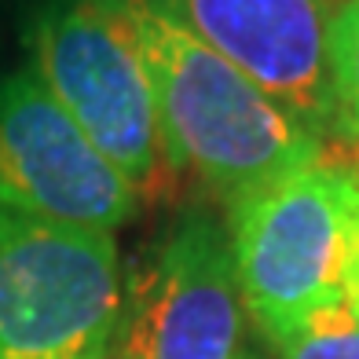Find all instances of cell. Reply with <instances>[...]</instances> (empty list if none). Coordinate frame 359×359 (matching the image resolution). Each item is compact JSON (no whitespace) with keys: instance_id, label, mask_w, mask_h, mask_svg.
Masks as SVG:
<instances>
[{"instance_id":"cell-2","label":"cell","mask_w":359,"mask_h":359,"mask_svg":"<svg viewBox=\"0 0 359 359\" xmlns=\"http://www.w3.org/2000/svg\"><path fill=\"white\" fill-rule=\"evenodd\" d=\"M235 275L250 323L283 341L316 308L345 297L359 238V169L326 151L227 205Z\"/></svg>"},{"instance_id":"cell-1","label":"cell","mask_w":359,"mask_h":359,"mask_svg":"<svg viewBox=\"0 0 359 359\" xmlns=\"http://www.w3.org/2000/svg\"><path fill=\"white\" fill-rule=\"evenodd\" d=\"M125 29L151 77L169 154L217 202L304 169L326 154L323 140L213 52L165 0H100Z\"/></svg>"},{"instance_id":"cell-7","label":"cell","mask_w":359,"mask_h":359,"mask_svg":"<svg viewBox=\"0 0 359 359\" xmlns=\"http://www.w3.org/2000/svg\"><path fill=\"white\" fill-rule=\"evenodd\" d=\"M213 52L330 147L326 26L337 0H165Z\"/></svg>"},{"instance_id":"cell-5","label":"cell","mask_w":359,"mask_h":359,"mask_svg":"<svg viewBox=\"0 0 359 359\" xmlns=\"http://www.w3.org/2000/svg\"><path fill=\"white\" fill-rule=\"evenodd\" d=\"M231 235L205 205L184 209L121 275L110 359H253Z\"/></svg>"},{"instance_id":"cell-9","label":"cell","mask_w":359,"mask_h":359,"mask_svg":"<svg viewBox=\"0 0 359 359\" xmlns=\"http://www.w3.org/2000/svg\"><path fill=\"white\" fill-rule=\"evenodd\" d=\"M271 348L275 359H359V319L345 297L330 301Z\"/></svg>"},{"instance_id":"cell-4","label":"cell","mask_w":359,"mask_h":359,"mask_svg":"<svg viewBox=\"0 0 359 359\" xmlns=\"http://www.w3.org/2000/svg\"><path fill=\"white\" fill-rule=\"evenodd\" d=\"M118 316L114 235L0 202V359H110Z\"/></svg>"},{"instance_id":"cell-3","label":"cell","mask_w":359,"mask_h":359,"mask_svg":"<svg viewBox=\"0 0 359 359\" xmlns=\"http://www.w3.org/2000/svg\"><path fill=\"white\" fill-rule=\"evenodd\" d=\"M26 67L110 158L140 202H169L180 184L158 103L125 29L100 0H37L26 29Z\"/></svg>"},{"instance_id":"cell-10","label":"cell","mask_w":359,"mask_h":359,"mask_svg":"<svg viewBox=\"0 0 359 359\" xmlns=\"http://www.w3.org/2000/svg\"><path fill=\"white\" fill-rule=\"evenodd\" d=\"M253 359H268V355H253Z\"/></svg>"},{"instance_id":"cell-8","label":"cell","mask_w":359,"mask_h":359,"mask_svg":"<svg viewBox=\"0 0 359 359\" xmlns=\"http://www.w3.org/2000/svg\"><path fill=\"white\" fill-rule=\"evenodd\" d=\"M326 67H330L334 140L348 147V165L359 169V0H337L326 26ZM341 158V154H337Z\"/></svg>"},{"instance_id":"cell-6","label":"cell","mask_w":359,"mask_h":359,"mask_svg":"<svg viewBox=\"0 0 359 359\" xmlns=\"http://www.w3.org/2000/svg\"><path fill=\"white\" fill-rule=\"evenodd\" d=\"M0 202L95 235H114L143 205L29 67L0 77Z\"/></svg>"}]
</instances>
